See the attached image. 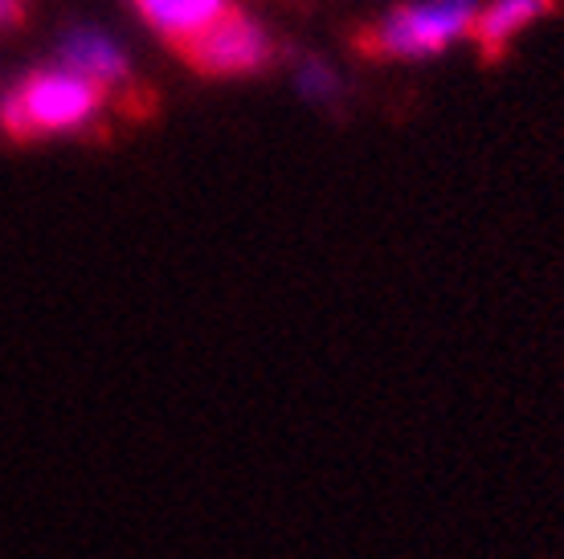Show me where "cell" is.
Here are the masks:
<instances>
[{"mask_svg":"<svg viewBox=\"0 0 564 559\" xmlns=\"http://www.w3.org/2000/svg\"><path fill=\"white\" fill-rule=\"evenodd\" d=\"M552 9H556V0H495V4L475 13V25H470L466 37H475V45H479V54L487 62H499L503 50L511 45V37L523 33L540 17H549Z\"/></svg>","mask_w":564,"mask_h":559,"instance_id":"5b68a950","label":"cell"},{"mask_svg":"<svg viewBox=\"0 0 564 559\" xmlns=\"http://www.w3.org/2000/svg\"><path fill=\"white\" fill-rule=\"evenodd\" d=\"M131 4L172 50H181L188 37H197L200 29L229 9V0H131Z\"/></svg>","mask_w":564,"mask_h":559,"instance_id":"8992f818","label":"cell"},{"mask_svg":"<svg viewBox=\"0 0 564 559\" xmlns=\"http://www.w3.org/2000/svg\"><path fill=\"white\" fill-rule=\"evenodd\" d=\"M62 62H66L70 74L102 86V90L111 95V102H119L131 119H140V114L152 111V95H143L140 83L131 78L128 57L119 54L107 37H99V33H74L70 42L62 45Z\"/></svg>","mask_w":564,"mask_h":559,"instance_id":"277c9868","label":"cell"},{"mask_svg":"<svg viewBox=\"0 0 564 559\" xmlns=\"http://www.w3.org/2000/svg\"><path fill=\"white\" fill-rule=\"evenodd\" d=\"M111 102L102 86L86 83L70 70H33L0 102V131L13 143H33L42 135H62L95 123Z\"/></svg>","mask_w":564,"mask_h":559,"instance_id":"6da1fadb","label":"cell"},{"mask_svg":"<svg viewBox=\"0 0 564 559\" xmlns=\"http://www.w3.org/2000/svg\"><path fill=\"white\" fill-rule=\"evenodd\" d=\"M475 4L470 0H425L405 4L389 17L372 21L356 33V54L372 62H393V57H425L442 54L454 37H466L475 25Z\"/></svg>","mask_w":564,"mask_h":559,"instance_id":"7a4b0ae2","label":"cell"},{"mask_svg":"<svg viewBox=\"0 0 564 559\" xmlns=\"http://www.w3.org/2000/svg\"><path fill=\"white\" fill-rule=\"evenodd\" d=\"M176 54L200 78H238V74H254L267 66L270 42L254 17L229 4L226 13L217 17V21H209L197 37H188Z\"/></svg>","mask_w":564,"mask_h":559,"instance_id":"3957f363","label":"cell"},{"mask_svg":"<svg viewBox=\"0 0 564 559\" xmlns=\"http://www.w3.org/2000/svg\"><path fill=\"white\" fill-rule=\"evenodd\" d=\"M25 17V0H0V25H17Z\"/></svg>","mask_w":564,"mask_h":559,"instance_id":"52a82bcc","label":"cell"}]
</instances>
